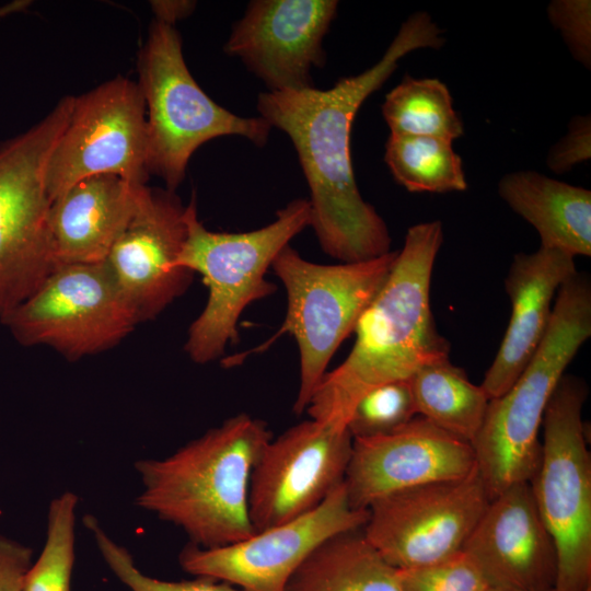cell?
Instances as JSON below:
<instances>
[{
	"mask_svg": "<svg viewBox=\"0 0 591 591\" xmlns=\"http://www.w3.org/2000/svg\"><path fill=\"white\" fill-rule=\"evenodd\" d=\"M0 320L21 344L71 359L113 347L138 324L103 263L59 264Z\"/></svg>",
	"mask_w": 591,
	"mask_h": 591,
	"instance_id": "cell-11",
	"label": "cell"
},
{
	"mask_svg": "<svg viewBox=\"0 0 591 591\" xmlns=\"http://www.w3.org/2000/svg\"><path fill=\"white\" fill-rule=\"evenodd\" d=\"M32 561L31 547L0 535V591H22Z\"/></svg>",
	"mask_w": 591,
	"mask_h": 591,
	"instance_id": "cell-32",
	"label": "cell"
},
{
	"mask_svg": "<svg viewBox=\"0 0 591 591\" xmlns=\"http://www.w3.org/2000/svg\"><path fill=\"white\" fill-rule=\"evenodd\" d=\"M382 114L391 134L452 141L464 134L449 89L438 79L406 76L385 96Z\"/></svg>",
	"mask_w": 591,
	"mask_h": 591,
	"instance_id": "cell-25",
	"label": "cell"
},
{
	"mask_svg": "<svg viewBox=\"0 0 591 591\" xmlns=\"http://www.w3.org/2000/svg\"><path fill=\"white\" fill-rule=\"evenodd\" d=\"M576 273L575 257L557 250L514 256L505 279L510 321L479 384L489 399L507 392L529 364L548 329L555 294Z\"/></svg>",
	"mask_w": 591,
	"mask_h": 591,
	"instance_id": "cell-19",
	"label": "cell"
},
{
	"mask_svg": "<svg viewBox=\"0 0 591 591\" xmlns=\"http://www.w3.org/2000/svg\"><path fill=\"white\" fill-rule=\"evenodd\" d=\"M271 438L266 422L241 413L163 459L139 460L136 505L183 530L196 546L241 542L255 533L250 478Z\"/></svg>",
	"mask_w": 591,
	"mask_h": 591,
	"instance_id": "cell-3",
	"label": "cell"
},
{
	"mask_svg": "<svg viewBox=\"0 0 591 591\" xmlns=\"http://www.w3.org/2000/svg\"><path fill=\"white\" fill-rule=\"evenodd\" d=\"M28 0H15L0 7V20L15 12H20L28 7Z\"/></svg>",
	"mask_w": 591,
	"mask_h": 591,
	"instance_id": "cell-34",
	"label": "cell"
},
{
	"mask_svg": "<svg viewBox=\"0 0 591 591\" xmlns=\"http://www.w3.org/2000/svg\"><path fill=\"white\" fill-rule=\"evenodd\" d=\"M194 3L190 1H153L152 9L158 16V21L173 25L176 20L192 12Z\"/></svg>",
	"mask_w": 591,
	"mask_h": 591,
	"instance_id": "cell-33",
	"label": "cell"
},
{
	"mask_svg": "<svg viewBox=\"0 0 591 591\" xmlns=\"http://www.w3.org/2000/svg\"><path fill=\"white\" fill-rule=\"evenodd\" d=\"M444 44L442 31L426 12L410 15L381 59L360 74L340 79L328 90L260 93V117L291 139L311 198V222L325 254L341 263L362 262L391 252L384 220L361 197L351 164L350 134L364 100L380 89L399 59Z\"/></svg>",
	"mask_w": 591,
	"mask_h": 591,
	"instance_id": "cell-1",
	"label": "cell"
},
{
	"mask_svg": "<svg viewBox=\"0 0 591 591\" xmlns=\"http://www.w3.org/2000/svg\"><path fill=\"white\" fill-rule=\"evenodd\" d=\"M78 501L71 491L50 501L45 543L24 576L22 591H71Z\"/></svg>",
	"mask_w": 591,
	"mask_h": 591,
	"instance_id": "cell-26",
	"label": "cell"
},
{
	"mask_svg": "<svg viewBox=\"0 0 591 591\" xmlns=\"http://www.w3.org/2000/svg\"><path fill=\"white\" fill-rule=\"evenodd\" d=\"M591 157V124L589 116L575 117L568 134L549 151L547 165L555 173H565Z\"/></svg>",
	"mask_w": 591,
	"mask_h": 591,
	"instance_id": "cell-31",
	"label": "cell"
},
{
	"mask_svg": "<svg viewBox=\"0 0 591 591\" xmlns=\"http://www.w3.org/2000/svg\"><path fill=\"white\" fill-rule=\"evenodd\" d=\"M551 22L560 31L573 57L590 68L591 2L589 0H557L548 5Z\"/></svg>",
	"mask_w": 591,
	"mask_h": 591,
	"instance_id": "cell-30",
	"label": "cell"
},
{
	"mask_svg": "<svg viewBox=\"0 0 591 591\" xmlns=\"http://www.w3.org/2000/svg\"><path fill=\"white\" fill-rule=\"evenodd\" d=\"M587 384L564 374L542 421L537 468L530 479L557 554L555 591H591V456L582 407Z\"/></svg>",
	"mask_w": 591,
	"mask_h": 591,
	"instance_id": "cell-8",
	"label": "cell"
},
{
	"mask_svg": "<svg viewBox=\"0 0 591 591\" xmlns=\"http://www.w3.org/2000/svg\"><path fill=\"white\" fill-rule=\"evenodd\" d=\"M476 471L470 442L416 416L392 432L352 439L344 485L350 506L368 510L386 495L461 479Z\"/></svg>",
	"mask_w": 591,
	"mask_h": 591,
	"instance_id": "cell-16",
	"label": "cell"
},
{
	"mask_svg": "<svg viewBox=\"0 0 591 591\" xmlns=\"http://www.w3.org/2000/svg\"><path fill=\"white\" fill-rule=\"evenodd\" d=\"M143 186L115 174H97L58 195L48 211L58 264L103 263L130 220Z\"/></svg>",
	"mask_w": 591,
	"mask_h": 591,
	"instance_id": "cell-20",
	"label": "cell"
},
{
	"mask_svg": "<svg viewBox=\"0 0 591 591\" xmlns=\"http://www.w3.org/2000/svg\"><path fill=\"white\" fill-rule=\"evenodd\" d=\"M590 336L591 283L577 271L558 289L548 329L536 352L508 391L489 401L472 442L489 500L534 475L545 409L566 368Z\"/></svg>",
	"mask_w": 591,
	"mask_h": 591,
	"instance_id": "cell-4",
	"label": "cell"
},
{
	"mask_svg": "<svg viewBox=\"0 0 591 591\" xmlns=\"http://www.w3.org/2000/svg\"><path fill=\"white\" fill-rule=\"evenodd\" d=\"M185 210L172 190L144 185L103 262L138 323L154 318L192 282L194 273L177 264L187 233Z\"/></svg>",
	"mask_w": 591,
	"mask_h": 591,
	"instance_id": "cell-15",
	"label": "cell"
},
{
	"mask_svg": "<svg viewBox=\"0 0 591 591\" xmlns=\"http://www.w3.org/2000/svg\"><path fill=\"white\" fill-rule=\"evenodd\" d=\"M409 382L417 415L472 444L490 401L483 387L450 359L424 367Z\"/></svg>",
	"mask_w": 591,
	"mask_h": 591,
	"instance_id": "cell-23",
	"label": "cell"
},
{
	"mask_svg": "<svg viewBox=\"0 0 591 591\" xmlns=\"http://www.w3.org/2000/svg\"><path fill=\"white\" fill-rule=\"evenodd\" d=\"M368 510L350 506L344 482L313 510L255 532L227 546H185L178 556L184 571L227 582L242 591H285L289 580L323 543L362 529Z\"/></svg>",
	"mask_w": 591,
	"mask_h": 591,
	"instance_id": "cell-13",
	"label": "cell"
},
{
	"mask_svg": "<svg viewBox=\"0 0 591 591\" xmlns=\"http://www.w3.org/2000/svg\"><path fill=\"white\" fill-rule=\"evenodd\" d=\"M84 522L93 534L108 569L129 591H242L227 582L206 577H195V579L183 581H167L150 577L137 567L129 551L116 543L93 515L85 517Z\"/></svg>",
	"mask_w": 591,
	"mask_h": 591,
	"instance_id": "cell-28",
	"label": "cell"
},
{
	"mask_svg": "<svg viewBox=\"0 0 591 591\" xmlns=\"http://www.w3.org/2000/svg\"><path fill=\"white\" fill-rule=\"evenodd\" d=\"M139 86L148 108V166L174 190L202 143L241 136L264 146L271 126L262 117H241L218 105L187 69L182 40L173 25L155 21L142 47Z\"/></svg>",
	"mask_w": 591,
	"mask_h": 591,
	"instance_id": "cell-7",
	"label": "cell"
},
{
	"mask_svg": "<svg viewBox=\"0 0 591 591\" xmlns=\"http://www.w3.org/2000/svg\"><path fill=\"white\" fill-rule=\"evenodd\" d=\"M498 193L537 231L541 247L591 255V192L534 171L505 175Z\"/></svg>",
	"mask_w": 591,
	"mask_h": 591,
	"instance_id": "cell-21",
	"label": "cell"
},
{
	"mask_svg": "<svg viewBox=\"0 0 591 591\" xmlns=\"http://www.w3.org/2000/svg\"><path fill=\"white\" fill-rule=\"evenodd\" d=\"M463 551L491 586L522 591L554 590L557 554L529 482L489 500Z\"/></svg>",
	"mask_w": 591,
	"mask_h": 591,
	"instance_id": "cell-18",
	"label": "cell"
},
{
	"mask_svg": "<svg viewBox=\"0 0 591 591\" xmlns=\"http://www.w3.org/2000/svg\"><path fill=\"white\" fill-rule=\"evenodd\" d=\"M396 572L403 591H483L491 586L464 551L432 564L396 569Z\"/></svg>",
	"mask_w": 591,
	"mask_h": 591,
	"instance_id": "cell-29",
	"label": "cell"
},
{
	"mask_svg": "<svg viewBox=\"0 0 591 591\" xmlns=\"http://www.w3.org/2000/svg\"><path fill=\"white\" fill-rule=\"evenodd\" d=\"M418 416L409 380L380 385L357 403L347 424L355 438H369L396 430Z\"/></svg>",
	"mask_w": 591,
	"mask_h": 591,
	"instance_id": "cell-27",
	"label": "cell"
},
{
	"mask_svg": "<svg viewBox=\"0 0 591 591\" xmlns=\"http://www.w3.org/2000/svg\"><path fill=\"white\" fill-rule=\"evenodd\" d=\"M397 253L324 265L304 259L287 245L271 264L287 294L281 326L264 344L224 360L225 364L240 363L248 354L260 352L282 335H291L300 355V384L293 412L302 414L336 350L354 333L361 314L385 282Z\"/></svg>",
	"mask_w": 591,
	"mask_h": 591,
	"instance_id": "cell-6",
	"label": "cell"
},
{
	"mask_svg": "<svg viewBox=\"0 0 591 591\" xmlns=\"http://www.w3.org/2000/svg\"><path fill=\"white\" fill-rule=\"evenodd\" d=\"M488 502L476 471L376 499L362 533L393 568L419 567L462 552Z\"/></svg>",
	"mask_w": 591,
	"mask_h": 591,
	"instance_id": "cell-12",
	"label": "cell"
},
{
	"mask_svg": "<svg viewBox=\"0 0 591 591\" xmlns=\"http://www.w3.org/2000/svg\"><path fill=\"white\" fill-rule=\"evenodd\" d=\"M187 233L178 266L201 275L208 300L192 323L184 349L196 363L223 356L239 340L244 310L276 291L265 275L279 252L310 227L311 207L298 198L277 212L271 223L248 232H213L198 220L195 200L185 210Z\"/></svg>",
	"mask_w": 591,
	"mask_h": 591,
	"instance_id": "cell-5",
	"label": "cell"
},
{
	"mask_svg": "<svg viewBox=\"0 0 591 591\" xmlns=\"http://www.w3.org/2000/svg\"><path fill=\"white\" fill-rule=\"evenodd\" d=\"M351 451L347 427L312 418L273 437L250 478L248 514L255 532L316 508L344 482Z\"/></svg>",
	"mask_w": 591,
	"mask_h": 591,
	"instance_id": "cell-14",
	"label": "cell"
},
{
	"mask_svg": "<svg viewBox=\"0 0 591 591\" xmlns=\"http://www.w3.org/2000/svg\"><path fill=\"white\" fill-rule=\"evenodd\" d=\"M146 108L139 84L123 76L74 97L70 118L46 164L49 200L97 174L146 185L150 174Z\"/></svg>",
	"mask_w": 591,
	"mask_h": 591,
	"instance_id": "cell-10",
	"label": "cell"
},
{
	"mask_svg": "<svg viewBox=\"0 0 591 591\" xmlns=\"http://www.w3.org/2000/svg\"><path fill=\"white\" fill-rule=\"evenodd\" d=\"M384 161L395 181L412 193L463 192L467 188L461 157L452 141L391 134Z\"/></svg>",
	"mask_w": 591,
	"mask_h": 591,
	"instance_id": "cell-24",
	"label": "cell"
},
{
	"mask_svg": "<svg viewBox=\"0 0 591 591\" xmlns=\"http://www.w3.org/2000/svg\"><path fill=\"white\" fill-rule=\"evenodd\" d=\"M442 241L440 221L408 229L385 282L358 320L350 352L312 394L305 409L310 418L347 427L368 392L449 359L450 344L439 333L430 304Z\"/></svg>",
	"mask_w": 591,
	"mask_h": 591,
	"instance_id": "cell-2",
	"label": "cell"
},
{
	"mask_svg": "<svg viewBox=\"0 0 591 591\" xmlns=\"http://www.w3.org/2000/svg\"><path fill=\"white\" fill-rule=\"evenodd\" d=\"M337 7L334 0L252 1L224 51L240 58L269 91L313 88L311 69L323 65L322 42Z\"/></svg>",
	"mask_w": 591,
	"mask_h": 591,
	"instance_id": "cell-17",
	"label": "cell"
},
{
	"mask_svg": "<svg viewBox=\"0 0 591 591\" xmlns=\"http://www.w3.org/2000/svg\"><path fill=\"white\" fill-rule=\"evenodd\" d=\"M66 96L39 123L0 146V318L59 265L48 229L49 154L70 118Z\"/></svg>",
	"mask_w": 591,
	"mask_h": 591,
	"instance_id": "cell-9",
	"label": "cell"
},
{
	"mask_svg": "<svg viewBox=\"0 0 591 591\" xmlns=\"http://www.w3.org/2000/svg\"><path fill=\"white\" fill-rule=\"evenodd\" d=\"M483 591H522V590H517V589L500 587V586H489ZM548 591H555V590H548Z\"/></svg>",
	"mask_w": 591,
	"mask_h": 591,
	"instance_id": "cell-35",
	"label": "cell"
},
{
	"mask_svg": "<svg viewBox=\"0 0 591 591\" xmlns=\"http://www.w3.org/2000/svg\"><path fill=\"white\" fill-rule=\"evenodd\" d=\"M285 591H403L396 569L369 544L362 529L336 535L317 547Z\"/></svg>",
	"mask_w": 591,
	"mask_h": 591,
	"instance_id": "cell-22",
	"label": "cell"
}]
</instances>
